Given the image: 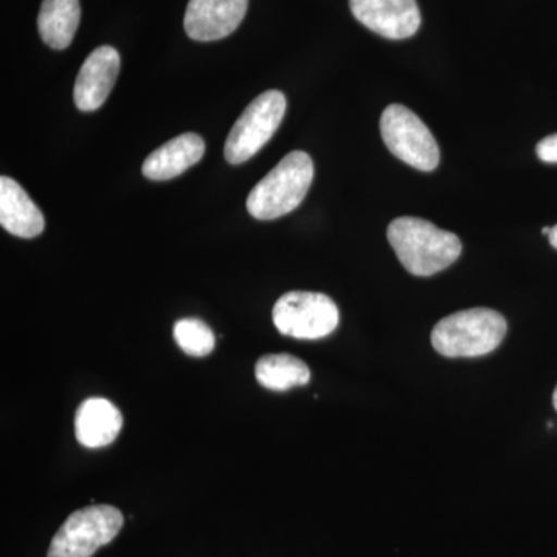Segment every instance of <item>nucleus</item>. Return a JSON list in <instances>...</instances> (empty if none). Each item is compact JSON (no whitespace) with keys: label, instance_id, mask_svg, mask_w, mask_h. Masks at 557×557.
<instances>
[{"label":"nucleus","instance_id":"1","mask_svg":"<svg viewBox=\"0 0 557 557\" xmlns=\"http://www.w3.org/2000/svg\"><path fill=\"white\" fill-rule=\"evenodd\" d=\"M387 239L401 265L416 276H434L461 255V242L456 234L423 219H395L388 225Z\"/></svg>","mask_w":557,"mask_h":557},{"label":"nucleus","instance_id":"2","mask_svg":"<svg viewBox=\"0 0 557 557\" xmlns=\"http://www.w3.org/2000/svg\"><path fill=\"white\" fill-rule=\"evenodd\" d=\"M313 177V160L309 153L302 150L288 153L249 193V214L258 220H274L295 211L306 199Z\"/></svg>","mask_w":557,"mask_h":557},{"label":"nucleus","instance_id":"3","mask_svg":"<svg viewBox=\"0 0 557 557\" xmlns=\"http://www.w3.org/2000/svg\"><path fill=\"white\" fill-rule=\"evenodd\" d=\"M507 335V321L491 309L457 311L442 319L432 330V346L442 357L478 358L500 346Z\"/></svg>","mask_w":557,"mask_h":557},{"label":"nucleus","instance_id":"4","mask_svg":"<svg viewBox=\"0 0 557 557\" xmlns=\"http://www.w3.org/2000/svg\"><path fill=\"white\" fill-rule=\"evenodd\" d=\"M124 525L123 512L110 505H91L70 515L57 531L47 557H91L110 544Z\"/></svg>","mask_w":557,"mask_h":557},{"label":"nucleus","instance_id":"5","mask_svg":"<svg viewBox=\"0 0 557 557\" xmlns=\"http://www.w3.org/2000/svg\"><path fill=\"white\" fill-rule=\"evenodd\" d=\"M287 110L285 95L269 90L255 98L231 129L225 143V159L242 164L259 152L276 134Z\"/></svg>","mask_w":557,"mask_h":557},{"label":"nucleus","instance_id":"6","mask_svg":"<svg viewBox=\"0 0 557 557\" xmlns=\"http://www.w3.org/2000/svg\"><path fill=\"white\" fill-rule=\"evenodd\" d=\"M380 127L387 149L397 159L423 172L438 166L437 141L412 110L401 104L388 106L381 115Z\"/></svg>","mask_w":557,"mask_h":557},{"label":"nucleus","instance_id":"7","mask_svg":"<svg viewBox=\"0 0 557 557\" xmlns=\"http://www.w3.org/2000/svg\"><path fill=\"white\" fill-rule=\"evenodd\" d=\"M274 325L282 335L296 339H321L335 332L339 310L321 293L292 292L278 298L273 309Z\"/></svg>","mask_w":557,"mask_h":557},{"label":"nucleus","instance_id":"8","mask_svg":"<svg viewBox=\"0 0 557 557\" xmlns=\"http://www.w3.org/2000/svg\"><path fill=\"white\" fill-rule=\"evenodd\" d=\"M351 14L387 39H408L421 24L417 0H350Z\"/></svg>","mask_w":557,"mask_h":557},{"label":"nucleus","instance_id":"9","mask_svg":"<svg viewBox=\"0 0 557 557\" xmlns=\"http://www.w3.org/2000/svg\"><path fill=\"white\" fill-rule=\"evenodd\" d=\"M247 9L248 0H189L185 30L200 42L226 38L239 28Z\"/></svg>","mask_w":557,"mask_h":557},{"label":"nucleus","instance_id":"10","mask_svg":"<svg viewBox=\"0 0 557 557\" xmlns=\"http://www.w3.org/2000/svg\"><path fill=\"white\" fill-rule=\"evenodd\" d=\"M120 53L113 47L102 46L91 51L84 61L73 89L76 108L94 112L104 104L120 73Z\"/></svg>","mask_w":557,"mask_h":557},{"label":"nucleus","instance_id":"11","mask_svg":"<svg viewBox=\"0 0 557 557\" xmlns=\"http://www.w3.org/2000/svg\"><path fill=\"white\" fill-rule=\"evenodd\" d=\"M0 225L22 239L38 237L46 230V219L35 201L7 175L0 178Z\"/></svg>","mask_w":557,"mask_h":557},{"label":"nucleus","instance_id":"12","mask_svg":"<svg viewBox=\"0 0 557 557\" xmlns=\"http://www.w3.org/2000/svg\"><path fill=\"white\" fill-rule=\"evenodd\" d=\"M205 141L200 135H178L166 145L153 150L143 163V174L153 182H164L182 175L205 156Z\"/></svg>","mask_w":557,"mask_h":557},{"label":"nucleus","instance_id":"13","mask_svg":"<svg viewBox=\"0 0 557 557\" xmlns=\"http://www.w3.org/2000/svg\"><path fill=\"white\" fill-rule=\"evenodd\" d=\"M121 426L123 417L120 409L106 398L86 399L76 412V438L86 448L109 446L119 437Z\"/></svg>","mask_w":557,"mask_h":557},{"label":"nucleus","instance_id":"14","mask_svg":"<svg viewBox=\"0 0 557 557\" xmlns=\"http://www.w3.org/2000/svg\"><path fill=\"white\" fill-rule=\"evenodd\" d=\"M79 21V0H42L38 16L40 39L51 49H67L78 32Z\"/></svg>","mask_w":557,"mask_h":557},{"label":"nucleus","instance_id":"15","mask_svg":"<svg viewBox=\"0 0 557 557\" xmlns=\"http://www.w3.org/2000/svg\"><path fill=\"white\" fill-rule=\"evenodd\" d=\"M256 379L270 391L285 392L292 387L306 386L310 381V369L302 359L293 355H265L256 364Z\"/></svg>","mask_w":557,"mask_h":557},{"label":"nucleus","instance_id":"16","mask_svg":"<svg viewBox=\"0 0 557 557\" xmlns=\"http://www.w3.org/2000/svg\"><path fill=\"white\" fill-rule=\"evenodd\" d=\"M174 338L189 357H208L215 347L212 330L199 319H182L174 325Z\"/></svg>","mask_w":557,"mask_h":557},{"label":"nucleus","instance_id":"17","mask_svg":"<svg viewBox=\"0 0 557 557\" xmlns=\"http://www.w3.org/2000/svg\"><path fill=\"white\" fill-rule=\"evenodd\" d=\"M536 153L544 163H557V134L548 135L539 141Z\"/></svg>","mask_w":557,"mask_h":557},{"label":"nucleus","instance_id":"18","mask_svg":"<svg viewBox=\"0 0 557 557\" xmlns=\"http://www.w3.org/2000/svg\"><path fill=\"white\" fill-rule=\"evenodd\" d=\"M549 244L557 249V225L553 226L552 233L548 234Z\"/></svg>","mask_w":557,"mask_h":557},{"label":"nucleus","instance_id":"19","mask_svg":"<svg viewBox=\"0 0 557 557\" xmlns=\"http://www.w3.org/2000/svg\"><path fill=\"white\" fill-rule=\"evenodd\" d=\"M553 405H555V409L557 410V387L555 394H553Z\"/></svg>","mask_w":557,"mask_h":557},{"label":"nucleus","instance_id":"20","mask_svg":"<svg viewBox=\"0 0 557 557\" xmlns=\"http://www.w3.org/2000/svg\"><path fill=\"white\" fill-rule=\"evenodd\" d=\"M542 233L547 234L548 236V234L552 233V228H549V226H545V228L542 230Z\"/></svg>","mask_w":557,"mask_h":557}]
</instances>
